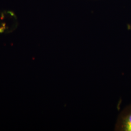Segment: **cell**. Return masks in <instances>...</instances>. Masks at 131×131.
<instances>
[{"instance_id": "obj_1", "label": "cell", "mask_w": 131, "mask_h": 131, "mask_svg": "<svg viewBox=\"0 0 131 131\" xmlns=\"http://www.w3.org/2000/svg\"><path fill=\"white\" fill-rule=\"evenodd\" d=\"M115 130L131 131V104L124 108L118 116Z\"/></svg>"}]
</instances>
